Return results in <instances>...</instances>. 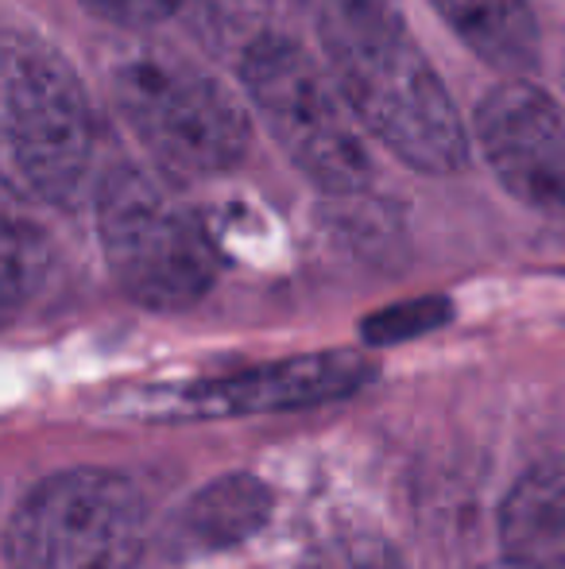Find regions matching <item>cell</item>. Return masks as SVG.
I'll use <instances>...</instances> for the list:
<instances>
[{
	"label": "cell",
	"instance_id": "6da1fadb",
	"mask_svg": "<svg viewBox=\"0 0 565 569\" xmlns=\"http://www.w3.org/2000/svg\"><path fill=\"white\" fill-rule=\"evenodd\" d=\"M345 106L407 167L461 171L465 124L426 54L411 43L400 0H302Z\"/></svg>",
	"mask_w": 565,
	"mask_h": 569
},
{
	"label": "cell",
	"instance_id": "7a4b0ae2",
	"mask_svg": "<svg viewBox=\"0 0 565 569\" xmlns=\"http://www.w3.org/2000/svg\"><path fill=\"white\" fill-rule=\"evenodd\" d=\"M98 128L74 70L47 43L0 36V187L74 202L90 182Z\"/></svg>",
	"mask_w": 565,
	"mask_h": 569
},
{
	"label": "cell",
	"instance_id": "3957f363",
	"mask_svg": "<svg viewBox=\"0 0 565 569\" xmlns=\"http://www.w3.org/2000/svg\"><path fill=\"white\" fill-rule=\"evenodd\" d=\"M98 229L117 283L140 307L186 310L218 279V248L198 213L137 167L101 182Z\"/></svg>",
	"mask_w": 565,
	"mask_h": 569
},
{
	"label": "cell",
	"instance_id": "277c9868",
	"mask_svg": "<svg viewBox=\"0 0 565 569\" xmlns=\"http://www.w3.org/2000/svg\"><path fill=\"white\" fill-rule=\"evenodd\" d=\"M244 90L283 156L322 190H361L372 174L369 148L353 128L337 82L299 43L264 36L244 54Z\"/></svg>",
	"mask_w": 565,
	"mask_h": 569
},
{
	"label": "cell",
	"instance_id": "5b68a950",
	"mask_svg": "<svg viewBox=\"0 0 565 569\" xmlns=\"http://www.w3.org/2000/svg\"><path fill=\"white\" fill-rule=\"evenodd\" d=\"M143 550V500L129 477L70 469L43 480L8 523L12 569H132Z\"/></svg>",
	"mask_w": 565,
	"mask_h": 569
},
{
	"label": "cell",
	"instance_id": "8992f818",
	"mask_svg": "<svg viewBox=\"0 0 565 569\" xmlns=\"http://www.w3.org/2000/svg\"><path fill=\"white\" fill-rule=\"evenodd\" d=\"M117 109L171 171L218 174L249 151V117L210 74L174 59H132L113 78Z\"/></svg>",
	"mask_w": 565,
	"mask_h": 569
},
{
	"label": "cell",
	"instance_id": "52a82bcc",
	"mask_svg": "<svg viewBox=\"0 0 565 569\" xmlns=\"http://www.w3.org/2000/svg\"><path fill=\"white\" fill-rule=\"evenodd\" d=\"M476 143L519 202L565 213V109L527 78L496 86L476 109Z\"/></svg>",
	"mask_w": 565,
	"mask_h": 569
},
{
	"label": "cell",
	"instance_id": "ba28073f",
	"mask_svg": "<svg viewBox=\"0 0 565 569\" xmlns=\"http://www.w3.org/2000/svg\"><path fill=\"white\" fill-rule=\"evenodd\" d=\"M372 380V365L356 352H322V357H299L283 365L252 368L225 380L194 388L190 411L205 419L221 415H268V411H299V407L330 403V399L353 396L361 383Z\"/></svg>",
	"mask_w": 565,
	"mask_h": 569
},
{
	"label": "cell",
	"instance_id": "9c48e42d",
	"mask_svg": "<svg viewBox=\"0 0 565 569\" xmlns=\"http://www.w3.org/2000/svg\"><path fill=\"white\" fill-rule=\"evenodd\" d=\"M507 566L565 569V461H551L519 477L500 516Z\"/></svg>",
	"mask_w": 565,
	"mask_h": 569
},
{
	"label": "cell",
	"instance_id": "30bf717a",
	"mask_svg": "<svg viewBox=\"0 0 565 569\" xmlns=\"http://www.w3.org/2000/svg\"><path fill=\"white\" fill-rule=\"evenodd\" d=\"M437 16L488 67L531 74L538 62V23L527 0H434Z\"/></svg>",
	"mask_w": 565,
	"mask_h": 569
},
{
	"label": "cell",
	"instance_id": "8fae6325",
	"mask_svg": "<svg viewBox=\"0 0 565 569\" xmlns=\"http://www.w3.org/2000/svg\"><path fill=\"white\" fill-rule=\"evenodd\" d=\"M43 260L39 229L20 213L12 190L0 187V322H8L31 299L43 279Z\"/></svg>",
	"mask_w": 565,
	"mask_h": 569
},
{
	"label": "cell",
	"instance_id": "7c38bea8",
	"mask_svg": "<svg viewBox=\"0 0 565 569\" xmlns=\"http://www.w3.org/2000/svg\"><path fill=\"white\" fill-rule=\"evenodd\" d=\"M268 516V492L256 480H218L190 508L186 523L198 542H236L252 535Z\"/></svg>",
	"mask_w": 565,
	"mask_h": 569
},
{
	"label": "cell",
	"instance_id": "4fadbf2b",
	"mask_svg": "<svg viewBox=\"0 0 565 569\" xmlns=\"http://www.w3.org/2000/svg\"><path fill=\"white\" fill-rule=\"evenodd\" d=\"M450 318V302L445 299H415V302H400V307H387L380 315H372L364 322V338L376 345H395L418 338V333L434 330Z\"/></svg>",
	"mask_w": 565,
	"mask_h": 569
},
{
	"label": "cell",
	"instance_id": "5bb4252c",
	"mask_svg": "<svg viewBox=\"0 0 565 569\" xmlns=\"http://www.w3.org/2000/svg\"><path fill=\"white\" fill-rule=\"evenodd\" d=\"M299 569H403V566L387 542L369 539V535H345V539L314 547L302 558Z\"/></svg>",
	"mask_w": 565,
	"mask_h": 569
},
{
	"label": "cell",
	"instance_id": "9a60e30c",
	"mask_svg": "<svg viewBox=\"0 0 565 569\" xmlns=\"http://www.w3.org/2000/svg\"><path fill=\"white\" fill-rule=\"evenodd\" d=\"M93 16L109 23H121V28H148L167 16H174L182 8V0H82Z\"/></svg>",
	"mask_w": 565,
	"mask_h": 569
},
{
	"label": "cell",
	"instance_id": "2e32d148",
	"mask_svg": "<svg viewBox=\"0 0 565 569\" xmlns=\"http://www.w3.org/2000/svg\"><path fill=\"white\" fill-rule=\"evenodd\" d=\"M488 569H515V566H507V562H500V566H488Z\"/></svg>",
	"mask_w": 565,
	"mask_h": 569
}]
</instances>
